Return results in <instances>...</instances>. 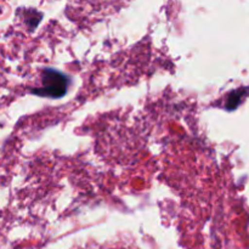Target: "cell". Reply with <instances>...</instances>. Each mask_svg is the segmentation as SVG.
Returning <instances> with one entry per match:
<instances>
[{"label":"cell","instance_id":"1","mask_svg":"<svg viewBox=\"0 0 249 249\" xmlns=\"http://www.w3.org/2000/svg\"><path fill=\"white\" fill-rule=\"evenodd\" d=\"M66 85H67V80L65 75L56 71L48 70L43 78V88L36 89V92L43 96H61L66 92V88H67Z\"/></svg>","mask_w":249,"mask_h":249},{"label":"cell","instance_id":"2","mask_svg":"<svg viewBox=\"0 0 249 249\" xmlns=\"http://www.w3.org/2000/svg\"><path fill=\"white\" fill-rule=\"evenodd\" d=\"M247 91H248V89L242 88V89L235 90V91L231 92L228 97V101H226V108H228L229 111H231V109H235L236 107L241 104V101H242V99L245 97L246 92Z\"/></svg>","mask_w":249,"mask_h":249}]
</instances>
